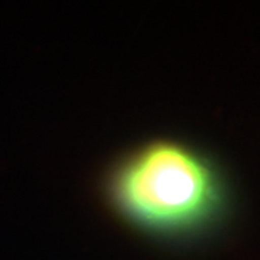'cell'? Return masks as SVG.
Listing matches in <instances>:
<instances>
[{
    "mask_svg": "<svg viewBox=\"0 0 260 260\" xmlns=\"http://www.w3.org/2000/svg\"><path fill=\"white\" fill-rule=\"evenodd\" d=\"M106 194L124 221L165 240L191 237L213 223L223 203L218 177L195 149L153 140L119 160Z\"/></svg>",
    "mask_w": 260,
    "mask_h": 260,
    "instance_id": "obj_1",
    "label": "cell"
}]
</instances>
